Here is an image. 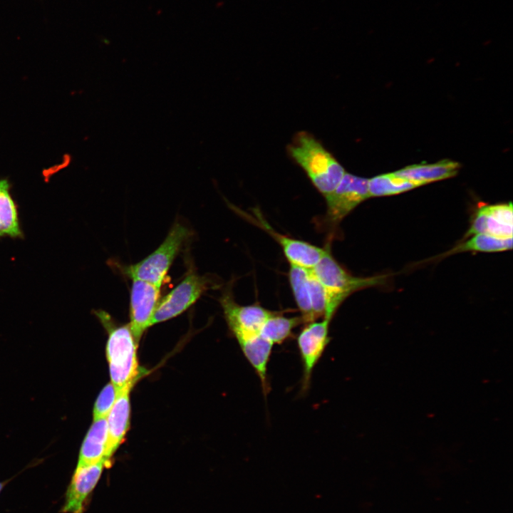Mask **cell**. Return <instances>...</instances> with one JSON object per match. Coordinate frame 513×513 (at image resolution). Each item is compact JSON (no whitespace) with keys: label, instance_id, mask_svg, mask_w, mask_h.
<instances>
[{"label":"cell","instance_id":"obj_1","mask_svg":"<svg viewBox=\"0 0 513 513\" xmlns=\"http://www.w3.org/2000/svg\"><path fill=\"white\" fill-rule=\"evenodd\" d=\"M286 150L323 197L336 187L346 173L335 156L307 131L296 133Z\"/></svg>","mask_w":513,"mask_h":513},{"label":"cell","instance_id":"obj_2","mask_svg":"<svg viewBox=\"0 0 513 513\" xmlns=\"http://www.w3.org/2000/svg\"><path fill=\"white\" fill-rule=\"evenodd\" d=\"M96 316L108 332L105 352L110 383L117 392L127 385H134L142 372L138 360V343L129 324L113 326L112 318L104 311H96Z\"/></svg>","mask_w":513,"mask_h":513},{"label":"cell","instance_id":"obj_3","mask_svg":"<svg viewBox=\"0 0 513 513\" xmlns=\"http://www.w3.org/2000/svg\"><path fill=\"white\" fill-rule=\"evenodd\" d=\"M190 230L175 222L164 241L140 261L123 268L131 279H140L161 287L175 259L191 237Z\"/></svg>","mask_w":513,"mask_h":513},{"label":"cell","instance_id":"obj_4","mask_svg":"<svg viewBox=\"0 0 513 513\" xmlns=\"http://www.w3.org/2000/svg\"><path fill=\"white\" fill-rule=\"evenodd\" d=\"M311 270L329 294L336 310H338L344 300L353 293L366 288L381 285L386 279L385 276L370 277L353 276L335 259L331 254L329 244H327L326 254Z\"/></svg>","mask_w":513,"mask_h":513},{"label":"cell","instance_id":"obj_5","mask_svg":"<svg viewBox=\"0 0 513 513\" xmlns=\"http://www.w3.org/2000/svg\"><path fill=\"white\" fill-rule=\"evenodd\" d=\"M210 277L190 270L183 279L160 298L154 312L151 326L172 319L187 310L208 289L216 286Z\"/></svg>","mask_w":513,"mask_h":513},{"label":"cell","instance_id":"obj_6","mask_svg":"<svg viewBox=\"0 0 513 513\" xmlns=\"http://www.w3.org/2000/svg\"><path fill=\"white\" fill-rule=\"evenodd\" d=\"M369 197L368 179L346 172L336 187L324 197L326 204L324 224L330 230L335 229L346 217Z\"/></svg>","mask_w":513,"mask_h":513},{"label":"cell","instance_id":"obj_7","mask_svg":"<svg viewBox=\"0 0 513 513\" xmlns=\"http://www.w3.org/2000/svg\"><path fill=\"white\" fill-rule=\"evenodd\" d=\"M232 289H227L219 301L228 328L238 343L260 335L266 319L274 312L258 304L240 305L234 299Z\"/></svg>","mask_w":513,"mask_h":513},{"label":"cell","instance_id":"obj_8","mask_svg":"<svg viewBox=\"0 0 513 513\" xmlns=\"http://www.w3.org/2000/svg\"><path fill=\"white\" fill-rule=\"evenodd\" d=\"M252 214L242 211V216L269 234L281 247L290 265L313 269L326 252L325 247H319L304 240L294 239L276 232L266 220L258 208L252 209Z\"/></svg>","mask_w":513,"mask_h":513},{"label":"cell","instance_id":"obj_9","mask_svg":"<svg viewBox=\"0 0 513 513\" xmlns=\"http://www.w3.org/2000/svg\"><path fill=\"white\" fill-rule=\"evenodd\" d=\"M331 319L323 318L306 323L297 336V346L302 364L301 393L309 389L313 370L331 341L329 327Z\"/></svg>","mask_w":513,"mask_h":513},{"label":"cell","instance_id":"obj_10","mask_svg":"<svg viewBox=\"0 0 513 513\" xmlns=\"http://www.w3.org/2000/svg\"><path fill=\"white\" fill-rule=\"evenodd\" d=\"M160 288L147 281L132 279L130 300V323L135 339L139 343L151 321L160 299Z\"/></svg>","mask_w":513,"mask_h":513},{"label":"cell","instance_id":"obj_11","mask_svg":"<svg viewBox=\"0 0 513 513\" xmlns=\"http://www.w3.org/2000/svg\"><path fill=\"white\" fill-rule=\"evenodd\" d=\"M104 462L77 465L64 494L61 513H83L92 492L97 485L104 467Z\"/></svg>","mask_w":513,"mask_h":513},{"label":"cell","instance_id":"obj_12","mask_svg":"<svg viewBox=\"0 0 513 513\" xmlns=\"http://www.w3.org/2000/svg\"><path fill=\"white\" fill-rule=\"evenodd\" d=\"M512 212L511 202L480 206L466 236L484 234L499 238L512 237Z\"/></svg>","mask_w":513,"mask_h":513},{"label":"cell","instance_id":"obj_13","mask_svg":"<svg viewBox=\"0 0 513 513\" xmlns=\"http://www.w3.org/2000/svg\"><path fill=\"white\" fill-rule=\"evenodd\" d=\"M133 387V385H129L118 392L115 402L106 417L108 425L106 460L109 465L112 456L124 441L130 427V394Z\"/></svg>","mask_w":513,"mask_h":513},{"label":"cell","instance_id":"obj_14","mask_svg":"<svg viewBox=\"0 0 513 513\" xmlns=\"http://www.w3.org/2000/svg\"><path fill=\"white\" fill-rule=\"evenodd\" d=\"M108 444V425L106 418L93 420L80 448L77 465H88L104 462L106 460Z\"/></svg>","mask_w":513,"mask_h":513},{"label":"cell","instance_id":"obj_15","mask_svg":"<svg viewBox=\"0 0 513 513\" xmlns=\"http://www.w3.org/2000/svg\"><path fill=\"white\" fill-rule=\"evenodd\" d=\"M460 165L450 160H442L432 164H420L406 166L393 172L398 177L425 184L454 177Z\"/></svg>","mask_w":513,"mask_h":513},{"label":"cell","instance_id":"obj_16","mask_svg":"<svg viewBox=\"0 0 513 513\" xmlns=\"http://www.w3.org/2000/svg\"><path fill=\"white\" fill-rule=\"evenodd\" d=\"M288 278L304 324L315 321L312 311V273L311 269L290 265Z\"/></svg>","mask_w":513,"mask_h":513},{"label":"cell","instance_id":"obj_17","mask_svg":"<svg viewBox=\"0 0 513 513\" xmlns=\"http://www.w3.org/2000/svg\"><path fill=\"white\" fill-rule=\"evenodd\" d=\"M302 323L301 316H286L279 311H274L263 325L260 335L273 345L281 344L290 338L294 330Z\"/></svg>","mask_w":513,"mask_h":513},{"label":"cell","instance_id":"obj_18","mask_svg":"<svg viewBox=\"0 0 513 513\" xmlns=\"http://www.w3.org/2000/svg\"><path fill=\"white\" fill-rule=\"evenodd\" d=\"M422 185L419 182L398 177L393 172L368 179L370 197L398 195Z\"/></svg>","mask_w":513,"mask_h":513},{"label":"cell","instance_id":"obj_19","mask_svg":"<svg viewBox=\"0 0 513 513\" xmlns=\"http://www.w3.org/2000/svg\"><path fill=\"white\" fill-rule=\"evenodd\" d=\"M21 234L17 209L9 193V185L0 180V237Z\"/></svg>","mask_w":513,"mask_h":513},{"label":"cell","instance_id":"obj_20","mask_svg":"<svg viewBox=\"0 0 513 513\" xmlns=\"http://www.w3.org/2000/svg\"><path fill=\"white\" fill-rule=\"evenodd\" d=\"M512 248V237L499 238L484 234H474L469 240L465 241L452 249L449 253L462 252H497Z\"/></svg>","mask_w":513,"mask_h":513},{"label":"cell","instance_id":"obj_21","mask_svg":"<svg viewBox=\"0 0 513 513\" xmlns=\"http://www.w3.org/2000/svg\"><path fill=\"white\" fill-rule=\"evenodd\" d=\"M118 392L115 386L109 383L98 394L93 406V420L106 418L117 398Z\"/></svg>","mask_w":513,"mask_h":513},{"label":"cell","instance_id":"obj_22","mask_svg":"<svg viewBox=\"0 0 513 513\" xmlns=\"http://www.w3.org/2000/svg\"><path fill=\"white\" fill-rule=\"evenodd\" d=\"M16 475H15V476L13 477L12 478H9V479H8V480H4V481L0 482V493L2 492V490L4 489V488L6 486V484H7L10 481H11V480L14 479Z\"/></svg>","mask_w":513,"mask_h":513}]
</instances>
